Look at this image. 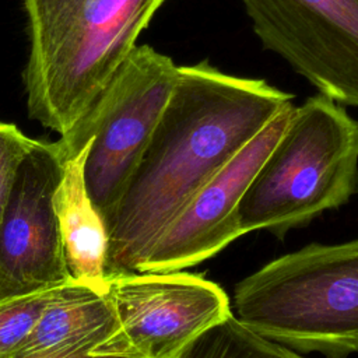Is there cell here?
Instances as JSON below:
<instances>
[{
    "mask_svg": "<svg viewBox=\"0 0 358 358\" xmlns=\"http://www.w3.org/2000/svg\"><path fill=\"white\" fill-rule=\"evenodd\" d=\"M70 358H136V357H130V355H122V354H84V355H76V357H70Z\"/></svg>",
    "mask_w": 358,
    "mask_h": 358,
    "instance_id": "9a60e30c",
    "label": "cell"
},
{
    "mask_svg": "<svg viewBox=\"0 0 358 358\" xmlns=\"http://www.w3.org/2000/svg\"><path fill=\"white\" fill-rule=\"evenodd\" d=\"M119 330L106 292L70 278L50 296L13 358H70L98 352Z\"/></svg>",
    "mask_w": 358,
    "mask_h": 358,
    "instance_id": "30bf717a",
    "label": "cell"
},
{
    "mask_svg": "<svg viewBox=\"0 0 358 358\" xmlns=\"http://www.w3.org/2000/svg\"><path fill=\"white\" fill-rule=\"evenodd\" d=\"M172 57L137 45L76 124L56 141L66 161L87 150L83 175L108 220L134 171L178 76Z\"/></svg>",
    "mask_w": 358,
    "mask_h": 358,
    "instance_id": "5b68a950",
    "label": "cell"
},
{
    "mask_svg": "<svg viewBox=\"0 0 358 358\" xmlns=\"http://www.w3.org/2000/svg\"><path fill=\"white\" fill-rule=\"evenodd\" d=\"M64 159L57 143L34 140L0 215V301L69 281L55 192Z\"/></svg>",
    "mask_w": 358,
    "mask_h": 358,
    "instance_id": "ba28073f",
    "label": "cell"
},
{
    "mask_svg": "<svg viewBox=\"0 0 358 358\" xmlns=\"http://www.w3.org/2000/svg\"><path fill=\"white\" fill-rule=\"evenodd\" d=\"M34 138L15 124L0 122V215L8 200L17 171L28 154Z\"/></svg>",
    "mask_w": 358,
    "mask_h": 358,
    "instance_id": "5bb4252c",
    "label": "cell"
},
{
    "mask_svg": "<svg viewBox=\"0 0 358 358\" xmlns=\"http://www.w3.org/2000/svg\"><path fill=\"white\" fill-rule=\"evenodd\" d=\"M87 150L64 162L63 176L55 192L53 207L59 221L70 277L106 292L105 263L108 231L92 204L83 175Z\"/></svg>",
    "mask_w": 358,
    "mask_h": 358,
    "instance_id": "8fae6325",
    "label": "cell"
},
{
    "mask_svg": "<svg viewBox=\"0 0 358 358\" xmlns=\"http://www.w3.org/2000/svg\"><path fill=\"white\" fill-rule=\"evenodd\" d=\"M175 358H302L253 331L231 313L189 341Z\"/></svg>",
    "mask_w": 358,
    "mask_h": 358,
    "instance_id": "7c38bea8",
    "label": "cell"
},
{
    "mask_svg": "<svg viewBox=\"0 0 358 358\" xmlns=\"http://www.w3.org/2000/svg\"><path fill=\"white\" fill-rule=\"evenodd\" d=\"M294 106L277 115L200 187L155 241L138 271H173L199 264L243 235L238 206Z\"/></svg>",
    "mask_w": 358,
    "mask_h": 358,
    "instance_id": "9c48e42d",
    "label": "cell"
},
{
    "mask_svg": "<svg viewBox=\"0 0 358 358\" xmlns=\"http://www.w3.org/2000/svg\"><path fill=\"white\" fill-rule=\"evenodd\" d=\"M52 289L0 301V358H13L27 340Z\"/></svg>",
    "mask_w": 358,
    "mask_h": 358,
    "instance_id": "4fadbf2b",
    "label": "cell"
},
{
    "mask_svg": "<svg viewBox=\"0 0 358 358\" xmlns=\"http://www.w3.org/2000/svg\"><path fill=\"white\" fill-rule=\"evenodd\" d=\"M166 0H24L29 53L27 108L42 126L67 133Z\"/></svg>",
    "mask_w": 358,
    "mask_h": 358,
    "instance_id": "7a4b0ae2",
    "label": "cell"
},
{
    "mask_svg": "<svg viewBox=\"0 0 358 358\" xmlns=\"http://www.w3.org/2000/svg\"><path fill=\"white\" fill-rule=\"evenodd\" d=\"M241 323L289 350L345 358L358 352V239L312 243L239 281Z\"/></svg>",
    "mask_w": 358,
    "mask_h": 358,
    "instance_id": "277c9868",
    "label": "cell"
},
{
    "mask_svg": "<svg viewBox=\"0 0 358 358\" xmlns=\"http://www.w3.org/2000/svg\"><path fill=\"white\" fill-rule=\"evenodd\" d=\"M263 49L317 94L358 108V0H239Z\"/></svg>",
    "mask_w": 358,
    "mask_h": 358,
    "instance_id": "8992f818",
    "label": "cell"
},
{
    "mask_svg": "<svg viewBox=\"0 0 358 358\" xmlns=\"http://www.w3.org/2000/svg\"><path fill=\"white\" fill-rule=\"evenodd\" d=\"M292 101L264 78L225 73L206 59L178 66L151 137L105 221V278L138 271L200 187Z\"/></svg>",
    "mask_w": 358,
    "mask_h": 358,
    "instance_id": "6da1fadb",
    "label": "cell"
},
{
    "mask_svg": "<svg viewBox=\"0 0 358 358\" xmlns=\"http://www.w3.org/2000/svg\"><path fill=\"white\" fill-rule=\"evenodd\" d=\"M358 193V120L316 94L295 105L288 123L238 206L242 234L282 238Z\"/></svg>",
    "mask_w": 358,
    "mask_h": 358,
    "instance_id": "3957f363",
    "label": "cell"
},
{
    "mask_svg": "<svg viewBox=\"0 0 358 358\" xmlns=\"http://www.w3.org/2000/svg\"><path fill=\"white\" fill-rule=\"evenodd\" d=\"M117 333L98 351L136 358H175L199 333L232 313L215 282L173 271H129L106 278Z\"/></svg>",
    "mask_w": 358,
    "mask_h": 358,
    "instance_id": "52a82bcc",
    "label": "cell"
}]
</instances>
